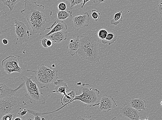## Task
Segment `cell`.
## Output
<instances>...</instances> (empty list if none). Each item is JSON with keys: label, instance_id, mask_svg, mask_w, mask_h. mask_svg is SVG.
Wrapping results in <instances>:
<instances>
[{"label": "cell", "instance_id": "1", "mask_svg": "<svg viewBox=\"0 0 162 120\" xmlns=\"http://www.w3.org/2000/svg\"><path fill=\"white\" fill-rule=\"evenodd\" d=\"M24 9L21 12L31 27V36L36 34L42 35L46 30L53 28L56 22L52 17V12L44 6L38 5L32 0H24Z\"/></svg>", "mask_w": 162, "mask_h": 120}, {"label": "cell", "instance_id": "2", "mask_svg": "<svg viewBox=\"0 0 162 120\" xmlns=\"http://www.w3.org/2000/svg\"><path fill=\"white\" fill-rule=\"evenodd\" d=\"M80 40V47L77 54L81 59L90 64L99 62L100 38L98 34L95 31L89 30L81 36Z\"/></svg>", "mask_w": 162, "mask_h": 120}, {"label": "cell", "instance_id": "3", "mask_svg": "<svg viewBox=\"0 0 162 120\" xmlns=\"http://www.w3.org/2000/svg\"><path fill=\"white\" fill-rule=\"evenodd\" d=\"M82 93L76 96L73 102L79 100L89 107H95L100 105L101 97L100 91L94 88L88 83H83L81 88Z\"/></svg>", "mask_w": 162, "mask_h": 120}, {"label": "cell", "instance_id": "4", "mask_svg": "<svg viewBox=\"0 0 162 120\" xmlns=\"http://www.w3.org/2000/svg\"><path fill=\"white\" fill-rule=\"evenodd\" d=\"M21 79L24 83L27 90L25 97L29 99L30 103L45 104L46 100L43 93L39 90L37 82L32 80L31 78H28L23 74H22Z\"/></svg>", "mask_w": 162, "mask_h": 120}, {"label": "cell", "instance_id": "5", "mask_svg": "<svg viewBox=\"0 0 162 120\" xmlns=\"http://www.w3.org/2000/svg\"><path fill=\"white\" fill-rule=\"evenodd\" d=\"M21 109L20 101L17 97L13 96L0 98L1 118L2 116L9 113H13L16 116L18 115V113Z\"/></svg>", "mask_w": 162, "mask_h": 120}, {"label": "cell", "instance_id": "6", "mask_svg": "<svg viewBox=\"0 0 162 120\" xmlns=\"http://www.w3.org/2000/svg\"><path fill=\"white\" fill-rule=\"evenodd\" d=\"M19 61L17 57L10 56L2 60V65L5 72L9 75L14 72L22 73V69L19 66Z\"/></svg>", "mask_w": 162, "mask_h": 120}, {"label": "cell", "instance_id": "7", "mask_svg": "<svg viewBox=\"0 0 162 120\" xmlns=\"http://www.w3.org/2000/svg\"><path fill=\"white\" fill-rule=\"evenodd\" d=\"M14 22L17 40L21 44L27 42L31 36L30 30L23 22L17 19H15Z\"/></svg>", "mask_w": 162, "mask_h": 120}, {"label": "cell", "instance_id": "8", "mask_svg": "<svg viewBox=\"0 0 162 120\" xmlns=\"http://www.w3.org/2000/svg\"><path fill=\"white\" fill-rule=\"evenodd\" d=\"M90 15L86 12L83 15L76 16L72 20V27L76 30L79 31L81 29L88 27L90 20Z\"/></svg>", "mask_w": 162, "mask_h": 120}, {"label": "cell", "instance_id": "9", "mask_svg": "<svg viewBox=\"0 0 162 120\" xmlns=\"http://www.w3.org/2000/svg\"><path fill=\"white\" fill-rule=\"evenodd\" d=\"M117 106V104L112 96L105 94L101 97L100 100L99 111L108 112Z\"/></svg>", "mask_w": 162, "mask_h": 120}, {"label": "cell", "instance_id": "10", "mask_svg": "<svg viewBox=\"0 0 162 120\" xmlns=\"http://www.w3.org/2000/svg\"><path fill=\"white\" fill-rule=\"evenodd\" d=\"M121 115L125 118L131 120H139L140 119V116L139 112L132 108L130 105L125 103L120 109Z\"/></svg>", "mask_w": 162, "mask_h": 120}, {"label": "cell", "instance_id": "11", "mask_svg": "<svg viewBox=\"0 0 162 120\" xmlns=\"http://www.w3.org/2000/svg\"><path fill=\"white\" fill-rule=\"evenodd\" d=\"M27 70L28 72H31L34 73L36 82L39 85L41 88H48L51 83L48 82L43 72L38 69L37 71H32L29 70Z\"/></svg>", "mask_w": 162, "mask_h": 120}, {"label": "cell", "instance_id": "12", "mask_svg": "<svg viewBox=\"0 0 162 120\" xmlns=\"http://www.w3.org/2000/svg\"><path fill=\"white\" fill-rule=\"evenodd\" d=\"M43 72L46 76L48 82L51 83L56 82L58 80V71L52 70L47 67L44 64L40 65L38 69Z\"/></svg>", "mask_w": 162, "mask_h": 120}, {"label": "cell", "instance_id": "13", "mask_svg": "<svg viewBox=\"0 0 162 120\" xmlns=\"http://www.w3.org/2000/svg\"><path fill=\"white\" fill-rule=\"evenodd\" d=\"M25 83L22 82L20 85L15 89H12L4 83L0 84V98L2 97L14 96L18 91L23 86Z\"/></svg>", "mask_w": 162, "mask_h": 120}, {"label": "cell", "instance_id": "14", "mask_svg": "<svg viewBox=\"0 0 162 120\" xmlns=\"http://www.w3.org/2000/svg\"><path fill=\"white\" fill-rule=\"evenodd\" d=\"M80 45V38L79 36L75 38L71 39L68 45V53L71 56H74L77 54Z\"/></svg>", "mask_w": 162, "mask_h": 120}, {"label": "cell", "instance_id": "15", "mask_svg": "<svg viewBox=\"0 0 162 120\" xmlns=\"http://www.w3.org/2000/svg\"><path fill=\"white\" fill-rule=\"evenodd\" d=\"M45 37L49 38L54 43H60L66 40L67 32L66 31H61Z\"/></svg>", "mask_w": 162, "mask_h": 120}, {"label": "cell", "instance_id": "16", "mask_svg": "<svg viewBox=\"0 0 162 120\" xmlns=\"http://www.w3.org/2000/svg\"><path fill=\"white\" fill-rule=\"evenodd\" d=\"M55 87L54 90L52 92L56 93L58 94H66L67 90H68L69 87L67 84L62 79H58L54 83Z\"/></svg>", "mask_w": 162, "mask_h": 120}, {"label": "cell", "instance_id": "17", "mask_svg": "<svg viewBox=\"0 0 162 120\" xmlns=\"http://www.w3.org/2000/svg\"><path fill=\"white\" fill-rule=\"evenodd\" d=\"M77 95V92L74 89H73L71 92L66 93V94L63 95L61 99V102L63 106L59 109H58V111L73 102V99Z\"/></svg>", "mask_w": 162, "mask_h": 120}, {"label": "cell", "instance_id": "18", "mask_svg": "<svg viewBox=\"0 0 162 120\" xmlns=\"http://www.w3.org/2000/svg\"><path fill=\"white\" fill-rule=\"evenodd\" d=\"M130 105L132 108L140 112L145 111L147 103L145 100L141 98H134L130 99Z\"/></svg>", "mask_w": 162, "mask_h": 120}, {"label": "cell", "instance_id": "19", "mask_svg": "<svg viewBox=\"0 0 162 120\" xmlns=\"http://www.w3.org/2000/svg\"><path fill=\"white\" fill-rule=\"evenodd\" d=\"M67 30V26L65 22H64L62 21H60L59 22H57L56 24L54 26L49 32H48L45 36H47L56 33V32L61 31H66Z\"/></svg>", "mask_w": 162, "mask_h": 120}, {"label": "cell", "instance_id": "20", "mask_svg": "<svg viewBox=\"0 0 162 120\" xmlns=\"http://www.w3.org/2000/svg\"><path fill=\"white\" fill-rule=\"evenodd\" d=\"M72 17V11H59L57 13V19L60 21H65L67 18H71Z\"/></svg>", "mask_w": 162, "mask_h": 120}, {"label": "cell", "instance_id": "21", "mask_svg": "<svg viewBox=\"0 0 162 120\" xmlns=\"http://www.w3.org/2000/svg\"><path fill=\"white\" fill-rule=\"evenodd\" d=\"M117 38V36L115 34L109 33L104 39L101 40V42L104 44L110 45L114 43Z\"/></svg>", "mask_w": 162, "mask_h": 120}, {"label": "cell", "instance_id": "22", "mask_svg": "<svg viewBox=\"0 0 162 120\" xmlns=\"http://www.w3.org/2000/svg\"><path fill=\"white\" fill-rule=\"evenodd\" d=\"M122 12H116L113 18L110 21L111 25L117 26L123 21Z\"/></svg>", "mask_w": 162, "mask_h": 120}, {"label": "cell", "instance_id": "23", "mask_svg": "<svg viewBox=\"0 0 162 120\" xmlns=\"http://www.w3.org/2000/svg\"><path fill=\"white\" fill-rule=\"evenodd\" d=\"M42 46L46 48H51L53 47V42L44 35L42 37L41 40Z\"/></svg>", "mask_w": 162, "mask_h": 120}, {"label": "cell", "instance_id": "24", "mask_svg": "<svg viewBox=\"0 0 162 120\" xmlns=\"http://www.w3.org/2000/svg\"><path fill=\"white\" fill-rule=\"evenodd\" d=\"M4 6H7L11 12L14 9L16 5L20 0H1Z\"/></svg>", "mask_w": 162, "mask_h": 120}, {"label": "cell", "instance_id": "25", "mask_svg": "<svg viewBox=\"0 0 162 120\" xmlns=\"http://www.w3.org/2000/svg\"><path fill=\"white\" fill-rule=\"evenodd\" d=\"M30 115L33 116L34 118V120H45V119L43 118H41V116L45 114V112H41L35 111L32 110H28V113Z\"/></svg>", "mask_w": 162, "mask_h": 120}, {"label": "cell", "instance_id": "26", "mask_svg": "<svg viewBox=\"0 0 162 120\" xmlns=\"http://www.w3.org/2000/svg\"><path fill=\"white\" fill-rule=\"evenodd\" d=\"M108 34L107 31L103 29L99 31L98 35L100 39L102 40L106 38Z\"/></svg>", "mask_w": 162, "mask_h": 120}, {"label": "cell", "instance_id": "27", "mask_svg": "<svg viewBox=\"0 0 162 120\" xmlns=\"http://www.w3.org/2000/svg\"><path fill=\"white\" fill-rule=\"evenodd\" d=\"M83 0H71L70 2L71 6L70 8L72 9L76 6H79L80 5H82Z\"/></svg>", "mask_w": 162, "mask_h": 120}, {"label": "cell", "instance_id": "28", "mask_svg": "<svg viewBox=\"0 0 162 120\" xmlns=\"http://www.w3.org/2000/svg\"><path fill=\"white\" fill-rule=\"evenodd\" d=\"M100 16V13L95 9H93L92 11L91 17L92 18L95 20L96 22L99 20Z\"/></svg>", "mask_w": 162, "mask_h": 120}, {"label": "cell", "instance_id": "29", "mask_svg": "<svg viewBox=\"0 0 162 120\" xmlns=\"http://www.w3.org/2000/svg\"><path fill=\"white\" fill-rule=\"evenodd\" d=\"M15 116L13 113H9L2 116L1 120H12L13 119Z\"/></svg>", "mask_w": 162, "mask_h": 120}, {"label": "cell", "instance_id": "30", "mask_svg": "<svg viewBox=\"0 0 162 120\" xmlns=\"http://www.w3.org/2000/svg\"><path fill=\"white\" fill-rule=\"evenodd\" d=\"M67 6L66 3L64 2H61L58 6V8L59 11H66L67 9Z\"/></svg>", "mask_w": 162, "mask_h": 120}, {"label": "cell", "instance_id": "31", "mask_svg": "<svg viewBox=\"0 0 162 120\" xmlns=\"http://www.w3.org/2000/svg\"><path fill=\"white\" fill-rule=\"evenodd\" d=\"M28 113V110L24 109L23 110L21 109L18 113V115L23 118L24 116Z\"/></svg>", "mask_w": 162, "mask_h": 120}, {"label": "cell", "instance_id": "32", "mask_svg": "<svg viewBox=\"0 0 162 120\" xmlns=\"http://www.w3.org/2000/svg\"><path fill=\"white\" fill-rule=\"evenodd\" d=\"M92 117L91 116H80L78 117L77 118V120H91L93 119H92Z\"/></svg>", "mask_w": 162, "mask_h": 120}, {"label": "cell", "instance_id": "33", "mask_svg": "<svg viewBox=\"0 0 162 120\" xmlns=\"http://www.w3.org/2000/svg\"><path fill=\"white\" fill-rule=\"evenodd\" d=\"M93 3L96 6L97 5H100L101 3L105 2L106 0H93Z\"/></svg>", "mask_w": 162, "mask_h": 120}, {"label": "cell", "instance_id": "34", "mask_svg": "<svg viewBox=\"0 0 162 120\" xmlns=\"http://www.w3.org/2000/svg\"><path fill=\"white\" fill-rule=\"evenodd\" d=\"M158 9L160 14L162 15V0H160L158 5Z\"/></svg>", "mask_w": 162, "mask_h": 120}, {"label": "cell", "instance_id": "35", "mask_svg": "<svg viewBox=\"0 0 162 120\" xmlns=\"http://www.w3.org/2000/svg\"><path fill=\"white\" fill-rule=\"evenodd\" d=\"M91 0H83V4L81 6V8H83L84 7V6L86 4V3L90 1Z\"/></svg>", "mask_w": 162, "mask_h": 120}, {"label": "cell", "instance_id": "36", "mask_svg": "<svg viewBox=\"0 0 162 120\" xmlns=\"http://www.w3.org/2000/svg\"><path fill=\"white\" fill-rule=\"evenodd\" d=\"M2 43L4 45H7L8 43V41L6 39H4L2 40Z\"/></svg>", "mask_w": 162, "mask_h": 120}, {"label": "cell", "instance_id": "37", "mask_svg": "<svg viewBox=\"0 0 162 120\" xmlns=\"http://www.w3.org/2000/svg\"><path fill=\"white\" fill-rule=\"evenodd\" d=\"M13 119L15 120H22L23 119H22V118L21 117L18 115V116H17V117H16L15 118Z\"/></svg>", "mask_w": 162, "mask_h": 120}, {"label": "cell", "instance_id": "38", "mask_svg": "<svg viewBox=\"0 0 162 120\" xmlns=\"http://www.w3.org/2000/svg\"><path fill=\"white\" fill-rule=\"evenodd\" d=\"M81 82H79L77 83V85L80 86L81 85Z\"/></svg>", "mask_w": 162, "mask_h": 120}, {"label": "cell", "instance_id": "39", "mask_svg": "<svg viewBox=\"0 0 162 120\" xmlns=\"http://www.w3.org/2000/svg\"><path fill=\"white\" fill-rule=\"evenodd\" d=\"M66 1L67 2H71V0H66Z\"/></svg>", "mask_w": 162, "mask_h": 120}, {"label": "cell", "instance_id": "40", "mask_svg": "<svg viewBox=\"0 0 162 120\" xmlns=\"http://www.w3.org/2000/svg\"><path fill=\"white\" fill-rule=\"evenodd\" d=\"M160 104H161V106H162V100L161 101Z\"/></svg>", "mask_w": 162, "mask_h": 120}]
</instances>
